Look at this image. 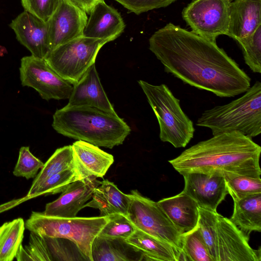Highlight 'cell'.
Instances as JSON below:
<instances>
[{"mask_svg": "<svg viewBox=\"0 0 261 261\" xmlns=\"http://www.w3.org/2000/svg\"><path fill=\"white\" fill-rule=\"evenodd\" d=\"M149 49L165 72L217 96L234 97L250 87V77L216 42L172 23L151 36Z\"/></svg>", "mask_w": 261, "mask_h": 261, "instance_id": "cell-1", "label": "cell"}, {"mask_svg": "<svg viewBox=\"0 0 261 261\" xmlns=\"http://www.w3.org/2000/svg\"><path fill=\"white\" fill-rule=\"evenodd\" d=\"M261 147L237 131L213 136L185 150L169 163L181 175L188 172H231L260 177Z\"/></svg>", "mask_w": 261, "mask_h": 261, "instance_id": "cell-2", "label": "cell"}, {"mask_svg": "<svg viewBox=\"0 0 261 261\" xmlns=\"http://www.w3.org/2000/svg\"><path fill=\"white\" fill-rule=\"evenodd\" d=\"M52 126L64 136L110 149L122 144L131 131L117 113L84 106L57 110Z\"/></svg>", "mask_w": 261, "mask_h": 261, "instance_id": "cell-3", "label": "cell"}, {"mask_svg": "<svg viewBox=\"0 0 261 261\" xmlns=\"http://www.w3.org/2000/svg\"><path fill=\"white\" fill-rule=\"evenodd\" d=\"M196 125L210 128L213 136L237 131L250 138L261 133V83L257 81L241 97L204 111Z\"/></svg>", "mask_w": 261, "mask_h": 261, "instance_id": "cell-4", "label": "cell"}, {"mask_svg": "<svg viewBox=\"0 0 261 261\" xmlns=\"http://www.w3.org/2000/svg\"><path fill=\"white\" fill-rule=\"evenodd\" d=\"M138 82L158 119L161 140L175 148L186 147L193 138L195 128L181 109L180 100L165 84L154 85L143 80Z\"/></svg>", "mask_w": 261, "mask_h": 261, "instance_id": "cell-5", "label": "cell"}, {"mask_svg": "<svg viewBox=\"0 0 261 261\" xmlns=\"http://www.w3.org/2000/svg\"><path fill=\"white\" fill-rule=\"evenodd\" d=\"M108 220V216L62 218L33 211L25 222V227L41 236L70 239L77 245L88 261H92V242Z\"/></svg>", "mask_w": 261, "mask_h": 261, "instance_id": "cell-6", "label": "cell"}, {"mask_svg": "<svg viewBox=\"0 0 261 261\" xmlns=\"http://www.w3.org/2000/svg\"><path fill=\"white\" fill-rule=\"evenodd\" d=\"M107 43L82 35L53 49L44 59L59 75L74 85L95 64L98 52Z\"/></svg>", "mask_w": 261, "mask_h": 261, "instance_id": "cell-7", "label": "cell"}, {"mask_svg": "<svg viewBox=\"0 0 261 261\" xmlns=\"http://www.w3.org/2000/svg\"><path fill=\"white\" fill-rule=\"evenodd\" d=\"M129 195L130 202L127 216L135 227L183 252L182 234L158 202L143 196L137 190H132Z\"/></svg>", "mask_w": 261, "mask_h": 261, "instance_id": "cell-8", "label": "cell"}, {"mask_svg": "<svg viewBox=\"0 0 261 261\" xmlns=\"http://www.w3.org/2000/svg\"><path fill=\"white\" fill-rule=\"evenodd\" d=\"M229 0H193L182 11V17L193 32L216 42L227 35L229 21Z\"/></svg>", "mask_w": 261, "mask_h": 261, "instance_id": "cell-9", "label": "cell"}, {"mask_svg": "<svg viewBox=\"0 0 261 261\" xmlns=\"http://www.w3.org/2000/svg\"><path fill=\"white\" fill-rule=\"evenodd\" d=\"M19 73L21 85L33 88L44 100L69 99L72 93L73 85L59 75L44 59L23 57Z\"/></svg>", "mask_w": 261, "mask_h": 261, "instance_id": "cell-10", "label": "cell"}, {"mask_svg": "<svg viewBox=\"0 0 261 261\" xmlns=\"http://www.w3.org/2000/svg\"><path fill=\"white\" fill-rule=\"evenodd\" d=\"M16 259L18 261H88L73 241L32 232L28 244L21 245Z\"/></svg>", "mask_w": 261, "mask_h": 261, "instance_id": "cell-11", "label": "cell"}, {"mask_svg": "<svg viewBox=\"0 0 261 261\" xmlns=\"http://www.w3.org/2000/svg\"><path fill=\"white\" fill-rule=\"evenodd\" d=\"M247 236L229 219L218 214L215 247L216 261H260V248L249 244Z\"/></svg>", "mask_w": 261, "mask_h": 261, "instance_id": "cell-12", "label": "cell"}, {"mask_svg": "<svg viewBox=\"0 0 261 261\" xmlns=\"http://www.w3.org/2000/svg\"><path fill=\"white\" fill-rule=\"evenodd\" d=\"M88 17L86 13L67 0H60L46 21L51 50L83 35Z\"/></svg>", "mask_w": 261, "mask_h": 261, "instance_id": "cell-13", "label": "cell"}, {"mask_svg": "<svg viewBox=\"0 0 261 261\" xmlns=\"http://www.w3.org/2000/svg\"><path fill=\"white\" fill-rule=\"evenodd\" d=\"M185 180L183 191L199 206L217 211V208L228 194L222 174L188 172L181 174Z\"/></svg>", "mask_w": 261, "mask_h": 261, "instance_id": "cell-14", "label": "cell"}, {"mask_svg": "<svg viewBox=\"0 0 261 261\" xmlns=\"http://www.w3.org/2000/svg\"><path fill=\"white\" fill-rule=\"evenodd\" d=\"M9 25L17 40L32 56L44 59L51 51L46 22L24 10Z\"/></svg>", "mask_w": 261, "mask_h": 261, "instance_id": "cell-15", "label": "cell"}, {"mask_svg": "<svg viewBox=\"0 0 261 261\" xmlns=\"http://www.w3.org/2000/svg\"><path fill=\"white\" fill-rule=\"evenodd\" d=\"M99 185L96 178L76 180L63 191L56 200L46 204L45 215L62 218H73L91 199L94 189Z\"/></svg>", "mask_w": 261, "mask_h": 261, "instance_id": "cell-16", "label": "cell"}, {"mask_svg": "<svg viewBox=\"0 0 261 261\" xmlns=\"http://www.w3.org/2000/svg\"><path fill=\"white\" fill-rule=\"evenodd\" d=\"M72 146L76 179L102 178L113 164V156L90 143L78 140Z\"/></svg>", "mask_w": 261, "mask_h": 261, "instance_id": "cell-17", "label": "cell"}, {"mask_svg": "<svg viewBox=\"0 0 261 261\" xmlns=\"http://www.w3.org/2000/svg\"><path fill=\"white\" fill-rule=\"evenodd\" d=\"M83 35L108 42L118 38L125 24L120 14L104 0L98 2L91 11Z\"/></svg>", "mask_w": 261, "mask_h": 261, "instance_id": "cell-18", "label": "cell"}, {"mask_svg": "<svg viewBox=\"0 0 261 261\" xmlns=\"http://www.w3.org/2000/svg\"><path fill=\"white\" fill-rule=\"evenodd\" d=\"M67 106H89L116 114L101 84L95 64L73 85Z\"/></svg>", "mask_w": 261, "mask_h": 261, "instance_id": "cell-19", "label": "cell"}, {"mask_svg": "<svg viewBox=\"0 0 261 261\" xmlns=\"http://www.w3.org/2000/svg\"><path fill=\"white\" fill-rule=\"evenodd\" d=\"M261 25V0L231 2L227 35L236 41L252 35Z\"/></svg>", "mask_w": 261, "mask_h": 261, "instance_id": "cell-20", "label": "cell"}, {"mask_svg": "<svg viewBox=\"0 0 261 261\" xmlns=\"http://www.w3.org/2000/svg\"><path fill=\"white\" fill-rule=\"evenodd\" d=\"M158 203L181 234L197 226L199 205L183 191L175 196L163 198Z\"/></svg>", "mask_w": 261, "mask_h": 261, "instance_id": "cell-21", "label": "cell"}, {"mask_svg": "<svg viewBox=\"0 0 261 261\" xmlns=\"http://www.w3.org/2000/svg\"><path fill=\"white\" fill-rule=\"evenodd\" d=\"M130 202L129 194L121 192L113 182L108 179L99 181V185L94 190L91 200L85 207L98 209L101 216L114 214L127 215Z\"/></svg>", "mask_w": 261, "mask_h": 261, "instance_id": "cell-22", "label": "cell"}, {"mask_svg": "<svg viewBox=\"0 0 261 261\" xmlns=\"http://www.w3.org/2000/svg\"><path fill=\"white\" fill-rule=\"evenodd\" d=\"M125 240L142 253L143 260H187L184 253L171 245L138 229Z\"/></svg>", "mask_w": 261, "mask_h": 261, "instance_id": "cell-23", "label": "cell"}, {"mask_svg": "<svg viewBox=\"0 0 261 261\" xmlns=\"http://www.w3.org/2000/svg\"><path fill=\"white\" fill-rule=\"evenodd\" d=\"M92 261H141L142 253L121 238L97 236L91 246Z\"/></svg>", "mask_w": 261, "mask_h": 261, "instance_id": "cell-24", "label": "cell"}, {"mask_svg": "<svg viewBox=\"0 0 261 261\" xmlns=\"http://www.w3.org/2000/svg\"><path fill=\"white\" fill-rule=\"evenodd\" d=\"M230 221L247 236L251 232L261 231V193L233 199Z\"/></svg>", "mask_w": 261, "mask_h": 261, "instance_id": "cell-25", "label": "cell"}, {"mask_svg": "<svg viewBox=\"0 0 261 261\" xmlns=\"http://www.w3.org/2000/svg\"><path fill=\"white\" fill-rule=\"evenodd\" d=\"M25 222L18 218L0 226V261H12L22 244Z\"/></svg>", "mask_w": 261, "mask_h": 261, "instance_id": "cell-26", "label": "cell"}, {"mask_svg": "<svg viewBox=\"0 0 261 261\" xmlns=\"http://www.w3.org/2000/svg\"><path fill=\"white\" fill-rule=\"evenodd\" d=\"M73 170L72 146L67 145L57 149L34 178L24 199L48 177L61 172Z\"/></svg>", "mask_w": 261, "mask_h": 261, "instance_id": "cell-27", "label": "cell"}, {"mask_svg": "<svg viewBox=\"0 0 261 261\" xmlns=\"http://www.w3.org/2000/svg\"><path fill=\"white\" fill-rule=\"evenodd\" d=\"M228 194L232 199H239L261 193V178L231 172H223Z\"/></svg>", "mask_w": 261, "mask_h": 261, "instance_id": "cell-28", "label": "cell"}, {"mask_svg": "<svg viewBox=\"0 0 261 261\" xmlns=\"http://www.w3.org/2000/svg\"><path fill=\"white\" fill-rule=\"evenodd\" d=\"M182 251L187 260L214 261L197 226L181 234Z\"/></svg>", "mask_w": 261, "mask_h": 261, "instance_id": "cell-29", "label": "cell"}, {"mask_svg": "<svg viewBox=\"0 0 261 261\" xmlns=\"http://www.w3.org/2000/svg\"><path fill=\"white\" fill-rule=\"evenodd\" d=\"M245 63L254 73H261V25L250 36L237 41Z\"/></svg>", "mask_w": 261, "mask_h": 261, "instance_id": "cell-30", "label": "cell"}, {"mask_svg": "<svg viewBox=\"0 0 261 261\" xmlns=\"http://www.w3.org/2000/svg\"><path fill=\"white\" fill-rule=\"evenodd\" d=\"M76 180V175L73 169L61 172L46 178L25 200L62 192L69 184Z\"/></svg>", "mask_w": 261, "mask_h": 261, "instance_id": "cell-31", "label": "cell"}, {"mask_svg": "<svg viewBox=\"0 0 261 261\" xmlns=\"http://www.w3.org/2000/svg\"><path fill=\"white\" fill-rule=\"evenodd\" d=\"M198 227L214 261H216V230L218 213L217 211L198 206Z\"/></svg>", "mask_w": 261, "mask_h": 261, "instance_id": "cell-32", "label": "cell"}, {"mask_svg": "<svg viewBox=\"0 0 261 261\" xmlns=\"http://www.w3.org/2000/svg\"><path fill=\"white\" fill-rule=\"evenodd\" d=\"M108 216L109 220L99 232V237L126 240L137 229L126 215L114 214Z\"/></svg>", "mask_w": 261, "mask_h": 261, "instance_id": "cell-33", "label": "cell"}, {"mask_svg": "<svg viewBox=\"0 0 261 261\" xmlns=\"http://www.w3.org/2000/svg\"><path fill=\"white\" fill-rule=\"evenodd\" d=\"M44 164L31 152L29 146H22L19 151L18 160L13 169V174L27 179L35 178Z\"/></svg>", "mask_w": 261, "mask_h": 261, "instance_id": "cell-34", "label": "cell"}, {"mask_svg": "<svg viewBox=\"0 0 261 261\" xmlns=\"http://www.w3.org/2000/svg\"><path fill=\"white\" fill-rule=\"evenodd\" d=\"M25 11L46 22L55 11L60 0H21Z\"/></svg>", "mask_w": 261, "mask_h": 261, "instance_id": "cell-35", "label": "cell"}, {"mask_svg": "<svg viewBox=\"0 0 261 261\" xmlns=\"http://www.w3.org/2000/svg\"><path fill=\"white\" fill-rule=\"evenodd\" d=\"M127 10L139 15L155 9L166 7L177 0H115Z\"/></svg>", "mask_w": 261, "mask_h": 261, "instance_id": "cell-36", "label": "cell"}, {"mask_svg": "<svg viewBox=\"0 0 261 261\" xmlns=\"http://www.w3.org/2000/svg\"><path fill=\"white\" fill-rule=\"evenodd\" d=\"M86 13L90 14L94 6L101 0H67Z\"/></svg>", "mask_w": 261, "mask_h": 261, "instance_id": "cell-37", "label": "cell"}, {"mask_svg": "<svg viewBox=\"0 0 261 261\" xmlns=\"http://www.w3.org/2000/svg\"><path fill=\"white\" fill-rule=\"evenodd\" d=\"M229 1H230V2H232V1H233V0H229Z\"/></svg>", "mask_w": 261, "mask_h": 261, "instance_id": "cell-38", "label": "cell"}]
</instances>
